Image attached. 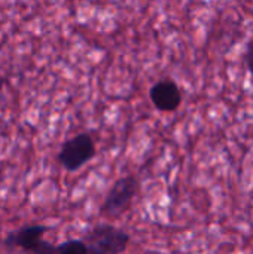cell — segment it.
Segmentation results:
<instances>
[{
  "label": "cell",
  "mask_w": 253,
  "mask_h": 254,
  "mask_svg": "<svg viewBox=\"0 0 253 254\" xmlns=\"http://www.w3.org/2000/svg\"><path fill=\"white\" fill-rule=\"evenodd\" d=\"M82 241L95 254H122L128 249L131 237L121 228L100 223L89 228Z\"/></svg>",
  "instance_id": "1"
},
{
  "label": "cell",
  "mask_w": 253,
  "mask_h": 254,
  "mask_svg": "<svg viewBox=\"0 0 253 254\" xmlns=\"http://www.w3.org/2000/svg\"><path fill=\"white\" fill-rule=\"evenodd\" d=\"M30 254H57V246L43 240Z\"/></svg>",
  "instance_id": "8"
},
{
  "label": "cell",
  "mask_w": 253,
  "mask_h": 254,
  "mask_svg": "<svg viewBox=\"0 0 253 254\" xmlns=\"http://www.w3.org/2000/svg\"><path fill=\"white\" fill-rule=\"evenodd\" d=\"M139 179L133 174L118 179L104 196L100 205V213L106 217L122 216L131 208V204L139 193Z\"/></svg>",
  "instance_id": "2"
},
{
  "label": "cell",
  "mask_w": 253,
  "mask_h": 254,
  "mask_svg": "<svg viewBox=\"0 0 253 254\" xmlns=\"http://www.w3.org/2000/svg\"><path fill=\"white\" fill-rule=\"evenodd\" d=\"M245 64H246V68L248 71L253 76V36L249 39V42L246 43V49H245Z\"/></svg>",
  "instance_id": "7"
},
{
  "label": "cell",
  "mask_w": 253,
  "mask_h": 254,
  "mask_svg": "<svg viewBox=\"0 0 253 254\" xmlns=\"http://www.w3.org/2000/svg\"><path fill=\"white\" fill-rule=\"evenodd\" d=\"M57 254H89V250L82 240H67L57 246Z\"/></svg>",
  "instance_id": "6"
},
{
  "label": "cell",
  "mask_w": 253,
  "mask_h": 254,
  "mask_svg": "<svg viewBox=\"0 0 253 254\" xmlns=\"http://www.w3.org/2000/svg\"><path fill=\"white\" fill-rule=\"evenodd\" d=\"M4 85H6V79H4V76H3V74H0V92L3 91Z\"/></svg>",
  "instance_id": "9"
},
{
  "label": "cell",
  "mask_w": 253,
  "mask_h": 254,
  "mask_svg": "<svg viewBox=\"0 0 253 254\" xmlns=\"http://www.w3.org/2000/svg\"><path fill=\"white\" fill-rule=\"evenodd\" d=\"M49 231L45 225H30L19 228L18 231H13L6 235L3 240V246L7 249H19L27 254H30L42 241L45 234Z\"/></svg>",
  "instance_id": "5"
},
{
  "label": "cell",
  "mask_w": 253,
  "mask_h": 254,
  "mask_svg": "<svg viewBox=\"0 0 253 254\" xmlns=\"http://www.w3.org/2000/svg\"><path fill=\"white\" fill-rule=\"evenodd\" d=\"M95 153L97 149L92 137L86 132H81L61 144L57 161L64 170L75 173L88 164L95 156Z\"/></svg>",
  "instance_id": "3"
},
{
  "label": "cell",
  "mask_w": 253,
  "mask_h": 254,
  "mask_svg": "<svg viewBox=\"0 0 253 254\" xmlns=\"http://www.w3.org/2000/svg\"><path fill=\"white\" fill-rule=\"evenodd\" d=\"M149 98L154 107L160 112H176L182 104V91L171 77H164L155 82L149 89Z\"/></svg>",
  "instance_id": "4"
}]
</instances>
